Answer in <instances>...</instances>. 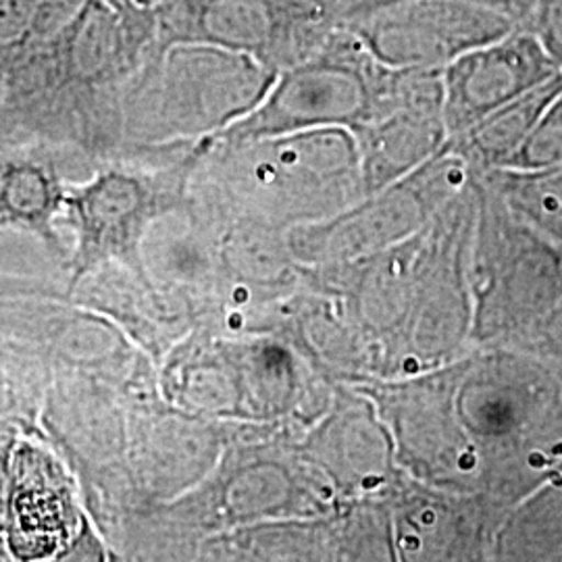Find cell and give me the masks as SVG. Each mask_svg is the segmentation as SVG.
I'll return each instance as SVG.
<instances>
[{
  "label": "cell",
  "mask_w": 562,
  "mask_h": 562,
  "mask_svg": "<svg viewBox=\"0 0 562 562\" xmlns=\"http://www.w3.org/2000/svg\"><path fill=\"white\" fill-rule=\"evenodd\" d=\"M140 71L157 83L161 113L171 123L225 130L246 117L278 78L250 55L199 42L157 48Z\"/></svg>",
  "instance_id": "277c9868"
},
{
  "label": "cell",
  "mask_w": 562,
  "mask_h": 562,
  "mask_svg": "<svg viewBox=\"0 0 562 562\" xmlns=\"http://www.w3.org/2000/svg\"><path fill=\"white\" fill-rule=\"evenodd\" d=\"M157 48L180 42L222 46L280 74L315 55L341 25L311 0H155Z\"/></svg>",
  "instance_id": "7a4b0ae2"
},
{
  "label": "cell",
  "mask_w": 562,
  "mask_h": 562,
  "mask_svg": "<svg viewBox=\"0 0 562 562\" xmlns=\"http://www.w3.org/2000/svg\"><path fill=\"white\" fill-rule=\"evenodd\" d=\"M401 74L375 59L341 23L315 55L280 71L265 99L232 123L223 140L234 144L371 121L394 97Z\"/></svg>",
  "instance_id": "6da1fadb"
},
{
  "label": "cell",
  "mask_w": 562,
  "mask_h": 562,
  "mask_svg": "<svg viewBox=\"0 0 562 562\" xmlns=\"http://www.w3.org/2000/svg\"><path fill=\"white\" fill-rule=\"evenodd\" d=\"M21 469L11 504L13 536H18L21 552H50L71 527L67 492L57 490L50 480L46 483L32 454L23 457Z\"/></svg>",
  "instance_id": "52a82bcc"
},
{
  "label": "cell",
  "mask_w": 562,
  "mask_h": 562,
  "mask_svg": "<svg viewBox=\"0 0 562 562\" xmlns=\"http://www.w3.org/2000/svg\"><path fill=\"white\" fill-rule=\"evenodd\" d=\"M159 183L127 169H104L83 186L65 192L69 223L76 229L71 285L109 261L142 273V229L161 206Z\"/></svg>",
  "instance_id": "5b68a950"
},
{
  "label": "cell",
  "mask_w": 562,
  "mask_h": 562,
  "mask_svg": "<svg viewBox=\"0 0 562 562\" xmlns=\"http://www.w3.org/2000/svg\"><path fill=\"white\" fill-rule=\"evenodd\" d=\"M341 23L385 67L434 71L519 27L501 11L469 0H385Z\"/></svg>",
  "instance_id": "3957f363"
},
{
  "label": "cell",
  "mask_w": 562,
  "mask_h": 562,
  "mask_svg": "<svg viewBox=\"0 0 562 562\" xmlns=\"http://www.w3.org/2000/svg\"><path fill=\"white\" fill-rule=\"evenodd\" d=\"M380 2H385V0H373V2L367 4V7H373V4H380ZM469 2H477V4H483V7L496 9V11H501L504 15L513 18V20L521 25L522 21L527 20V15L531 13V9H533V4H536L538 0H469ZM367 7H362V9H367ZM362 9H359V11H362ZM355 13H357V11H355ZM350 15H352V13H350Z\"/></svg>",
  "instance_id": "30bf717a"
},
{
  "label": "cell",
  "mask_w": 562,
  "mask_h": 562,
  "mask_svg": "<svg viewBox=\"0 0 562 562\" xmlns=\"http://www.w3.org/2000/svg\"><path fill=\"white\" fill-rule=\"evenodd\" d=\"M559 71L561 65L542 42L519 25L503 38L464 53L443 69L446 123L462 132Z\"/></svg>",
  "instance_id": "8992f818"
},
{
  "label": "cell",
  "mask_w": 562,
  "mask_h": 562,
  "mask_svg": "<svg viewBox=\"0 0 562 562\" xmlns=\"http://www.w3.org/2000/svg\"><path fill=\"white\" fill-rule=\"evenodd\" d=\"M311 2H317V4H322L325 9L334 11L344 21L350 13L359 11V9L367 7V4H371L373 0H311Z\"/></svg>",
  "instance_id": "8fae6325"
},
{
  "label": "cell",
  "mask_w": 562,
  "mask_h": 562,
  "mask_svg": "<svg viewBox=\"0 0 562 562\" xmlns=\"http://www.w3.org/2000/svg\"><path fill=\"white\" fill-rule=\"evenodd\" d=\"M65 204V190L50 167L27 159L0 161V227L21 225L55 244L50 220Z\"/></svg>",
  "instance_id": "ba28073f"
},
{
  "label": "cell",
  "mask_w": 562,
  "mask_h": 562,
  "mask_svg": "<svg viewBox=\"0 0 562 562\" xmlns=\"http://www.w3.org/2000/svg\"><path fill=\"white\" fill-rule=\"evenodd\" d=\"M521 25L562 67V0H538Z\"/></svg>",
  "instance_id": "9c48e42d"
}]
</instances>
